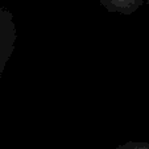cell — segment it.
Wrapping results in <instances>:
<instances>
[{"label": "cell", "instance_id": "obj_3", "mask_svg": "<svg viewBox=\"0 0 149 149\" xmlns=\"http://www.w3.org/2000/svg\"><path fill=\"white\" fill-rule=\"evenodd\" d=\"M115 149H149V143H136V141H130V143L118 145Z\"/></svg>", "mask_w": 149, "mask_h": 149}, {"label": "cell", "instance_id": "obj_1", "mask_svg": "<svg viewBox=\"0 0 149 149\" xmlns=\"http://www.w3.org/2000/svg\"><path fill=\"white\" fill-rule=\"evenodd\" d=\"M17 32L15 17L9 9L0 8V79L3 71L12 57L16 45Z\"/></svg>", "mask_w": 149, "mask_h": 149}, {"label": "cell", "instance_id": "obj_2", "mask_svg": "<svg viewBox=\"0 0 149 149\" xmlns=\"http://www.w3.org/2000/svg\"><path fill=\"white\" fill-rule=\"evenodd\" d=\"M144 0H100V4L112 13H120L124 16L132 15L141 6Z\"/></svg>", "mask_w": 149, "mask_h": 149}]
</instances>
